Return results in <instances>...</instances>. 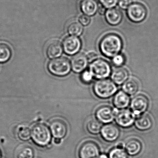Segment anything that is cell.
<instances>
[{
  "label": "cell",
  "instance_id": "6da1fadb",
  "mask_svg": "<svg viewBox=\"0 0 158 158\" xmlns=\"http://www.w3.org/2000/svg\"><path fill=\"white\" fill-rule=\"evenodd\" d=\"M122 45L121 38L117 34L111 33L103 37L99 44V48L105 56L114 57L120 52Z\"/></svg>",
  "mask_w": 158,
  "mask_h": 158
},
{
  "label": "cell",
  "instance_id": "7a4b0ae2",
  "mask_svg": "<svg viewBox=\"0 0 158 158\" xmlns=\"http://www.w3.org/2000/svg\"><path fill=\"white\" fill-rule=\"evenodd\" d=\"M52 133L50 129L43 123H37L31 130V138L33 143L40 147H45L51 143Z\"/></svg>",
  "mask_w": 158,
  "mask_h": 158
},
{
  "label": "cell",
  "instance_id": "3957f363",
  "mask_svg": "<svg viewBox=\"0 0 158 158\" xmlns=\"http://www.w3.org/2000/svg\"><path fill=\"white\" fill-rule=\"evenodd\" d=\"M117 90L116 84L108 79L98 80L93 85L94 93L101 98L110 97L117 92Z\"/></svg>",
  "mask_w": 158,
  "mask_h": 158
},
{
  "label": "cell",
  "instance_id": "277c9868",
  "mask_svg": "<svg viewBox=\"0 0 158 158\" xmlns=\"http://www.w3.org/2000/svg\"><path fill=\"white\" fill-rule=\"evenodd\" d=\"M69 61L65 57H58L51 60L47 68L49 72L57 77H65L69 74L71 69Z\"/></svg>",
  "mask_w": 158,
  "mask_h": 158
},
{
  "label": "cell",
  "instance_id": "5b68a950",
  "mask_svg": "<svg viewBox=\"0 0 158 158\" xmlns=\"http://www.w3.org/2000/svg\"><path fill=\"white\" fill-rule=\"evenodd\" d=\"M89 71L93 77L99 80L107 78L111 73V67L108 62L102 58H96L92 61Z\"/></svg>",
  "mask_w": 158,
  "mask_h": 158
},
{
  "label": "cell",
  "instance_id": "8992f818",
  "mask_svg": "<svg viewBox=\"0 0 158 158\" xmlns=\"http://www.w3.org/2000/svg\"><path fill=\"white\" fill-rule=\"evenodd\" d=\"M100 156V148L93 141H86L82 144L79 148V158H98Z\"/></svg>",
  "mask_w": 158,
  "mask_h": 158
},
{
  "label": "cell",
  "instance_id": "52a82bcc",
  "mask_svg": "<svg viewBox=\"0 0 158 158\" xmlns=\"http://www.w3.org/2000/svg\"><path fill=\"white\" fill-rule=\"evenodd\" d=\"M146 15L145 7L140 3L132 4L127 9L128 17L133 22H141L145 18Z\"/></svg>",
  "mask_w": 158,
  "mask_h": 158
},
{
  "label": "cell",
  "instance_id": "ba28073f",
  "mask_svg": "<svg viewBox=\"0 0 158 158\" xmlns=\"http://www.w3.org/2000/svg\"><path fill=\"white\" fill-rule=\"evenodd\" d=\"M149 106L148 98L144 95L135 96L131 101L130 107L132 111L136 116H139L145 112Z\"/></svg>",
  "mask_w": 158,
  "mask_h": 158
},
{
  "label": "cell",
  "instance_id": "9c48e42d",
  "mask_svg": "<svg viewBox=\"0 0 158 158\" xmlns=\"http://www.w3.org/2000/svg\"><path fill=\"white\" fill-rule=\"evenodd\" d=\"M115 119L118 125L123 128H128L134 123L135 115L130 110L123 109L116 113Z\"/></svg>",
  "mask_w": 158,
  "mask_h": 158
},
{
  "label": "cell",
  "instance_id": "30bf717a",
  "mask_svg": "<svg viewBox=\"0 0 158 158\" xmlns=\"http://www.w3.org/2000/svg\"><path fill=\"white\" fill-rule=\"evenodd\" d=\"M116 110L107 105L99 106L96 111V116L100 122L104 123H110L116 117Z\"/></svg>",
  "mask_w": 158,
  "mask_h": 158
},
{
  "label": "cell",
  "instance_id": "8fae6325",
  "mask_svg": "<svg viewBox=\"0 0 158 158\" xmlns=\"http://www.w3.org/2000/svg\"><path fill=\"white\" fill-rule=\"evenodd\" d=\"M81 42L78 37L70 36L64 39L63 42V48L64 52L69 55L76 54L81 47Z\"/></svg>",
  "mask_w": 158,
  "mask_h": 158
},
{
  "label": "cell",
  "instance_id": "7c38bea8",
  "mask_svg": "<svg viewBox=\"0 0 158 158\" xmlns=\"http://www.w3.org/2000/svg\"><path fill=\"white\" fill-rule=\"evenodd\" d=\"M52 135L56 139L64 138L67 133L68 128L66 123L60 119L53 120L50 124Z\"/></svg>",
  "mask_w": 158,
  "mask_h": 158
},
{
  "label": "cell",
  "instance_id": "4fadbf2b",
  "mask_svg": "<svg viewBox=\"0 0 158 158\" xmlns=\"http://www.w3.org/2000/svg\"><path fill=\"white\" fill-rule=\"evenodd\" d=\"M102 138L108 142H113L117 140L120 134L119 129L113 124H107L104 125L101 130Z\"/></svg>",
  "mask_w": 158,
  "mask_h": 158
},
{
  "label": "cell",
  "instance_id": "5bb4252c",
  "mask_svg": "<svg viewBox=\"0 0 158 158\" xmlns=\"http://www.w3.org/2000/svg\"><path fill=\"white\" fill-rule=\"evenodd\" d=\"M70 64L72 70L75 73L82 72L88 65V57L81 53L77 54L71 58Z\"/></svg>",
  "mask_w": 158,
  "mask_h": 158
},
{
  "label": "cell",
  "instance_id": "9a60e30c",
  "mask_svg": "<svg viewBox=\"0 0 158 158\" xmlns=\"http://www.w3.org/2000/svg\"><path fill=\"white\" fill-rule=\"evenodd\" d=\"M124 147L128 155L133 156H137L141 153L143 145L139 139L132 138L129 139L126 142Z\"/></svg>",
  "mask_w": 158,
  "mask_h": 158
},
{
  "label": "cell",
  "instance_id": "2e32d148",
  "mask_svg": "<svg viewBox=\"0 0 158 158\" xmlns=\"http://www.w3.org/2000/svg\"><path fill=\"white\" fill-rule=\"evenodd\" d=\"M135 124L136 128L140 131H147L152 127L153 121L147 114H142L135 118Z\"/></svg>",
  "mask_w": 158,
  "mask_h": 158
},
{
  "label": "cell",
  "instance_id": "e0dca14e",
  "mask_svg": "<svg viewBox=\"0 0 158 158\" xmlns=\"http://www.w3.org/2000/svg\"><path fill=\"white\" fill-rule=\"evenodd\" d=\"M63 49V46L60 42L53 40L48 44L46 49V54L49 58L55 59L61 55Z\"/></svg>",
  "mask_w": 158,
  "mask_h": 158
},
{
  "label": "cell",
  "instance_id": "ac0fdd59",
  "mask_svg": "<svg viewBox=\"0 0 158 158\" xmlns=\"http://www.w3.org/2000/svg\"><path fill=\"white\" fill-rule=\"evenodd\" d=\"M105 19L109 24L115 26L120 23L122 18V13L117 8H112L106 11Z\"/></svg>",
  "mask_w": 158,
  "mask_h": 158
},
{
  "label": "cell",
  "instance_id": "d6986e66",
  "mask_svg": "<svg viewBox=\"0 0 158 158\" xmlns=\"http://www.w3.org/2000/svg\"><path fill=\"white\" fill-rule=\"evenodd\" d=\"M80 6L83 13L89 16L94 15L99 7L96 0H83Z\"/></svg>",
  "mask_w": 158,
  "mask_h": 158
},
{
  "label": "cell",
  "instance_id": "ffe728a7",
  "mask_svg": "<svg viewBox=\"0 0 158 158\" xmlns=\"http://www.w3.org/2000/svg\"><path fill=\"white\" fill-rule=\"evenodd\" d=\"M113 102L116 107L122 109L129 106L130 103V98L124 91H120L115 94Z\"/></svg>",
  "mask_w": 158,
  "mask_h": 158
},
{
  "label": "cell",
  "instance_id": "44dd1931",
  "mask_svg": "<svg viewBox=\"0 0 158 158\" xmlns=\"http://www.w3.org/2000/svg\"><path fill=\"white\" fill-rule=\"evenodd\" d=\"M129 77V72L124 68L117 67L114 69L111 74V79L114 83L118 85L125 82Z\"/></svg>",
  "mask_w": 158,
  "mask_h": 158
},
{
  "label": "cell",
  "instance_id": "7402d4cb",
  "mask_svg": "<svg viewBox=\"0 0 158 158\" xmlns=\"http://www.w3.org/2000/svg\"><path fill=\"white\" fill-rule=\"evenodd\" d=\"M139 83L134 79L127 80L122 85V89L126 94L129 95H134L136 94L139 89Z\"/></svg>",
  "mask_w": 158,
  "mask_h": 158
},
{
  "label": "cell",
  "instance_id": "603a6c76",
  "mask_svg": "<svg viewBox=\"0 0 158 158\" xmlns=\"http://www.w3.org/2000/svg\"><path fill=\"white\" fill-rule=\"evenodd\" d=\"M102 128V123L98 120H91L88 122L86 124L87 131L92 134H98L101 132Z\"/></svg>",
  "mask_w": 158,
  "mask_h": 158
},
{
  "label": "cell",
  "instance_id": "cb8c5ba5",
  "mask_svg": "<svg viewBox=\"0 0 158 158\" xmlns=\"http://www.w3.org/2000/svg\"><path fill=\"white\" fill-rule=\"evenodd\" d=\"M12 55L10 47L5 44H0V63H5L9 60Z\"/></svg>",
  "mask_w": 158,
  "mask_h": 158
},
{
  "label": "cell",
  "instance_id": "d4e9b609",
  "mask_svg": "<svg viewBox=\"0 0 158 158\" xmlns=\"http://www.w3.org/2000/svg\"><path fill=\"white\" fill-rule=\"evenodd\" d=\"M68 32L71 36H77L81 35L83 31L82 25L79 22H73L70 24L68 27Z\"/></svg>",
  "mask_w": 158,
  "mask_h": 158
},
{
  "label": "cell",
  "instance_id": "484cf974",
  "mask_svg": "<svg viewBox=\"0 0 158 158\" xmlns=\"http://www.w3.org/2000/svg\"><path fill=\"white\" fill-rule=\"evenodd\" d=\"M34 152L33 148L29 146L22 148L18 152L17 158H34Z\"/></svg>",
  "mask_w": 158,
  "mask_h": 158
},
{
  "label": "cell",
  "instance_id": "4316f807",
  "mask_svg": "<svg viewBox=\"0 0 158 158\" xmlns=\"http://www.w3.org/2000/svg\"><path fill=\"white\" fill-rule=\"evenodd\" d=\"M18 137L22 141H28L31 138V131L27 127H21L17 132Z\"/></svg>",
  "mask_w": 158,
  "mask_h": 158
},
{
  "label": "cell",
  "instance_id": "83f0119b",
  "mask_svg": "<svg viewBox=\"0 0 158 158\" xmlns=\"http://www.w3.org/2000/svg\"><path fill=\"white\" fill-rule=\"evenodd\" d=\"M109 158H128L127 152L123 148L116 147L110 150Z\"/></svg>",
  "mask_w": 158,
  "mask_h": 158
},
{
  "label": "cell",
  "instance_id": "f1b7e54d",
  "mask_svg": "<svg viewBox=\"0 0 158 158\" xmlns=\"http://www.w3.org/2000/svg\"><path fill=\"white\" fill-rule=\"evenodd\" d=\"M112 64L117 67H120L125 62V57L121 54H118L113 57Z\"/></svg>",
  "mask_w": 158,
  "mask_h": 158
},
{
  "label": "cell",
  "instance_id": "f546056e",
  "mask_svg": "<svg viewBox=\"0 0 158 158\" xmlns=\"http://www.w3.org/2000/svg\"><path fill=\"white\" fill-rule=\"evenodd\" d=\"M99 1L104 7L109 9L115 7L118 2V0H99Z\"/></svg>",
  "mask_w": 158,
  "mask_h": 158
},
{
  "label": "cell",
  "instance_id": "4dcf8cb0",
  "mask_svg": "<svg viewBox=\"0 0 158 158\" xmlns=\"http://www.w3.org/2000/svg\"><path fill=\"white\" fill-rule=\"evenodd\" d=\"M93 78V77L89 70H86L83 72L81 76L82 81L85 83H89L91 82L92 81Z\"/></svg>",
  "mask_w": 158,
  "mask_h": 158
},
{
  "label": "cell",
  "instance_id": "1f68e13d",
  "mask_svg": "<svg viewBox=\"0 0 158 158\" xmlns=\"http://www.w3.org/2000/svg\"><path fill=\"white\" fill-rule=\"evenodd\" d=\"M79 21L80 23L83 26H87L89 25L91 22V19L89 16L87 15H81L79 18Z\"/></svg>",
  "mask_w": 158,
  "mask_h": 158
},
{
  "label": "cell",
  "instance_id": "d6a6232c",
  "mask_svg": "<svg viewBox=\"0 0 158 158\" xmlns=\"http://www.w3.org/2000/svg\"><path fill=\"white\" fill-rule=\"evenodd\" d=\"M133 0H118V4L122 9H127L132 4Z\"/></svg>",
  "mask_w": 158,
  "mask_h": 158
},
{
  "label": "cell",
  "instance_id": "836d02e7",
  "mask_svg": "<svg viewBox=\"0 0 158 158\" xmlns=\"http://www.w3.org/2000/svg\"><path fill=\"white\" fill-rule=\"evenodd\" d=\"M106 11L105 8L104 6H101L98 8V12H99V14H101V15L105 14Z\"/></svg>",
  "mask_w": 158,
  "mask_h": 158
},
{
  "label": "cell",
  "instance_id": "e575fe53",
  "mask_svg": "<svg viewBox=\"0 0 158 158\" xmlns=\"http://www.w3.org/2000/svg\"><path fill=\"white\" fill-rule=\"evenodd\" d=\"M61 139H56V138H55L54 140V142L56 144H60V143H61Z\"/></svg>",
  "mask_w": 158,
  "mask_h": 158
},
{
  "label": "cell",
  "instance_id": "d590c367",
  "mask_svg": "<svg viewBox=\"0 0 158 158\" xmlns=\"http://www.w3.org/2000/svg\"><path fill=\"white\" fill-rule=\"evenodd\" d=\"M109 158V157L108 156H107L106 155L102 154V155H100V156H99V158Z\"/></svg>",
  "mask_w": 158,
  "mask_h": 158
},
{
  "label": "cell",
  "instance_id": "8d00e7d4",
  "mask_svg": "<svg viewBox=\"0 0 158 158\" xmlns=\"http://www.w3.org/2000/svg\"><path fill=\"white\" fill-rule=\"evenodd\" d=\"M2 152L1 151V149H0V158H2Z\"/></svg>",
  "mask_w": 158,
  "mask_h": 158
}]
</instances>
